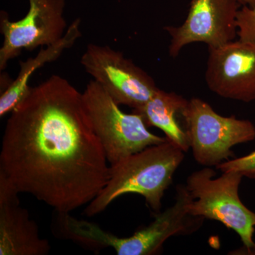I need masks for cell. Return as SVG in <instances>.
<instances>
[{
    "label": "cell",
    "instance_id": "cell-1",
    "mask_svg": "<svg viewBox=\"0 0 255 255\" xmlns=\"http://www.w3.org/2000/svg\"><path fill=\"white\" fill-rule=\"evenodd\" d=\"M0 172L20 193L58 213L90 204L108 182L110 165L82 93L52 75L30 87L6 122Z\"/></svg>",
    "mask_w": 255,
    "mask_h": 255
},
{
    "label": "cell",
    "instance_id": "cell-2",
    "mask_svg": "<svg viewBox=\"0 0 255 255\" xmlns=\"http://www.w3.org/2000/svg\"><path fill=\"white\" fill-rule=\"evenodd\" d=\"M184 151L167 140L147 147L110 166L108 182L87 206L89 217L104 211L116 199L127 194H137L145 199L150 209L159 213L164 191L184 158Z\"/></svg>",
    "mask_w": 255,
    "mask_h": 255
},
{
    "label": "cell",
    "instance_id": "cell-3",
    "mask_svg": "<svg viewBox=\"0 0 255 255\" xmlns=\"http://www.w3.org/2000/svg\"><path fill=\"white\" fill-rule=\"evenodd\" d=\"M87 114L110 166L150 146L167 142L147 129L140 114L124 113L100 84L92 80L82 93Z\"/></svg>",
    "mask_w": 255,
    "mask_h": 255
},
{
    "label": "cell",
    "instance_id": "cell-4",
    "mask_svg": "<svg viewBox=\"0 0 255 255\" xmlns=\"http://www.w3.org/2000/svg\"><path fill=\"white\" fill-rule=\"evenodd\" d=\"M216 175L214 169L208 167L188 177L186 187L194 199L189 205V214L219 221L237 233L247 250L252 251L255 249V213L243 204L238 194L244 176L234 170L213 179Z\"/></svg>",
    "mask_w": 255,
    "mask_h": 255
},
{
    "label": "cell",
    "instance_id": "cell-5",
    "mask_svg": "<svg viewBox=\"0 0 255 255\" xmlns=\"http://www.w3.org/2000/svg\"><path fill=\"white\" fill-rule=\"evenodd\" d=\"M181 117L194 159L205 167H217L233 157V146L255 139L251 121L220 115L199 98L188 101Z\"/></svg>",
    "mask_w": 255,
    "mask_h": 255
},
{
    "label": "cell",
    "instance_id": "cell-6",
    "mask_svg": "<svg viewBox=\"0 0 255 255\" xmlns=\"http://www.w3.org/2000/svg\"><path fill=\"white\" fill-rule=\"evenodd\" d=\"M81 64L119 105L132 110L143 107L159 89L148 74L108 46L90 43Z\"/></svg>",
    "mask_w": 255,
    "mask_h": 255
},
{
    "label": "cell",
    "instance_id": "cell-7",
    "mask_svg": "<svg viewBox=\"0 0 255 255\" xmlns=\"http://www.w3.org/2000/svg\"><path fill=\"white\" fill-rule=\"evenodd\" d=\"M193 199L186 186H177L175 204L163 212L157 213L148 226L127 238L118 237L99 228L94 235L95 246L100 250L113 248L118 255L157 254L168 238L190 234L202 224L204 219L189 214Z\"/></svg>",
    "mask_w": 255,
    "mask_h": 255
},
{
    "label": "cell",
    "instance_id": "cell-8",
    "mask_svg": "<svg viewBox=\"0 0 255 255\" xmlns=\"http://www.w3.org/2000/svg\"><path fill=\"white\" fill-rule=\"evenodd\" d=\"M28 4L27 14L18 21H10L7 14L1 13L0 30L4 37L0 48L1 71L23 50L51 46L66 33L65 0H28Z\"/></svg>",
    "mask_w": 255,
    "mask_h": 255
},
{
    "label": "cell",
    "instance_id": "cell-9",
    "mask_svg": "<svg viewBox=\"0 0 255 255\" xmlns=\"http://www.w3.org/2000/svg\"><path fill=\"white\" fill-rule=\"evenodd\" d=\"M241 7L236 0H191L184 22L164 28L170 36L169 55L176 58L184 47L193 43L217 48L236 40Z\"/></svg>",
    "mask_w": 255,
    "mask_h": 255
},
{
    "label": "cell",
    "instance_id": "cell-10",
    "mask_svg": "<svg viewBox=\"0 0 255 255\" xmlns=\"http://www.w3.org/2000/svg\"><path fill=\"white\" fill-rule=\"evenodd\" d=\"M211 92L228 100H255V41L238 38L209 48L205 73Z\"/></svg>",
    "mask_w": 255,
    "mask_h": 255
},
{
    "label": "cell",
    "instance_id": "cell-11",
    "mask_svg": "<svg viewBox=\"0 0 255 255\" xmlns=\"http://www.w3.org/2000/svg\"><path fill=\"white\" fill-rule=\"evenodd\" d=\"M19 191L0 172V255H46L49 242L21 206Z\"/></svg>",
    "mask_w": 255,
    "mask_h": 255
},
{
    "label": "cell",
    "instance_id": "cell-12",
    "mask_svg": "<svg viewBox=\"0 0 255 255\" xmlns=\"http://www.w3.org/2000/svg\"><path fill=\"white\" fill-rule=\"evenodd\" d=\"M81 20L76 18L67 29L63 38L51 46L41 48L35 58H28L19 63L20 71L17 78L10 82L9 86L1 92L0 97V117H2L13 110L23 100L30 88L28 81L37 69L47 63L54 61L65 49L71 48L81 36L80 26Z\"/></svg>",
    "mask_w": 255,
    "mask_h": 255
},
{
    "label": "cell",
    "instance_id": "cell-13",
    "mask_svg": "<svg viewBox=\"0 0 255 255\" xmlns=\"http://www.w3.org/2000/svg\"><path fill=\"white\" fill-rule=\"evenodd\" d=\"M187 102L175 92L158 89L143 107L132 112L142 116L147 127L160 129L169 142L184 152H187L190 146L187 132L179 125L177 119Z\"/></svg>",
    "mask_w": 255,
    "mask_h": 255
},
{
    "label": "cell",
    "instance_id": "cell-14",
    "mask_svg": "<svg viewBox=\"0 0 255 255\" xmlns=\"http://www.w3.org/2000/svg\"><path fill=\"white\" fill-rule=\"evenodd\" d=\"M237 25L240 40L255 41V9L242 6L238 13Z\"/></svg>",
    "mask_w": 255,
    "mask_h": 255
},
{
    "label": "cell",
    "instance_id": "cell-15",
    "mask_svg": "<svg viewBox=\"0 0 255 255\" xmlns=\"http://www.w3.org/2000/svg\"><path fill=\"white\" fill-rule=\"evenodd\" d=\"M216 168L222 172L234 170L241 172L244 177L255 179V151L249 155L226 161L219 164Z\"/></svg>",
    "mask_w": 255,
    "mask_h": 255
},
{
    "label": "cell",
    "instance_id": "cell-16",
    "mask_svg": "<svg viewBox=\"0 0 255 255\" xmlns=\"http://www.w3.org/2000/svg\"><path fill=\"white\" fill-rule=\"evenodd\" d=\"M242 6H248V7L255 9V0H236Z\"/></svg>",
    "mask_w": 255,
    "mask_h": 255
}]
</instances>
